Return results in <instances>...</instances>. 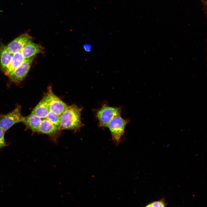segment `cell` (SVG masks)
Here are the masks:
<instances>
[{
    "label": "cell",
    "instance_id": "obj_1",
    "mask_svg": "<svg viewBox=\"0 0 207 207\" xmlns=\"http://www.w3.org/2000/svg\"><path fill=\"white\" fill-rule=\"evenodd\" d=\"M81 111L76 105L68 106L60 116L58 129L74 130L79 128L82 125Z\"/></svg>",
    "mask_w": 207,
    "mask_h": 207
},
{
    "label": "cell",
    "instance_id": "obj_2",
    "mask_svg": "<svg viewBox=\"0 0 207 207\" xmlns=\"http://www.w3.org/2000/svg\"><path fill=\"white\" fill-rule=\"evenodd\" d=\"M128 121L122 118L120 115L114 117L109 122L108 127L110 131L113 142L116 145L120 143Z\"/></svg>",
    "mask_w": 207,
    "mask_h": 207
},
{
    "label": "cell",
    "instance_id": "obj_3",
    "mask_svg": "<svg viewBox=\"0 0 207 207\" xmlns=\"http://www.w3.org/2000/svg\"><path fill=\"white\" fill-rule=\"evenodd\" d=\"M121 110L119 108L103 105L97 110L96 116L99 125L103 127H107L111 120L114 116L120 115Z\"/></svg>",
    "mask_w": 207,
    "mask_h": 207
},
{
    "label": "cell",
    "instance_id": "obj_4",
    "mask_svg": "<svg viewBox=\"0 0 207 207\" xmlns=\"http://www.w3.org/2000/svg\"><path fill=\"white\" fill-rule=\"evenodd\" d=\"M21 107L17 106L11 112L0 116V128L5 131L14 124L23 122L24 117L21 113Z\"/></svg>",
    "mask_w": 207,
    "mask_h": 207
},
{
    "label": "cell",
    "instance_id": "obj_5",
    "mask_svg": "<svg viewBox=\"0 0 207 207\" xmlns=\"http://www.w3.org/2000/svg\"><path fill=\"white\" fill-rule=\"evenodd\" d=\"M47 103L49 110L60 115L68 106L53 92L52 87H48L43 97Z\"/></svg>",
    "mask_w": 207,
    "mask_h": 207
},
{
    "label": "cell",
    "instance_id": "obj_6",
    "mask_svg": "<svg viewBox=\"0 0 207 207\" xmlns=\"http://www.w3.org/2000/svg\"><path fill=\"white\" fill-rule=\"evenodd\" d=\"M34 57V56L25 59L19 66L7 75L10 80L16 84L20 83L28 72Z\"/></svg>",
    "mask_w": 207,
    "mask_h": 207
},
{
    "label": "cell",
    "instance_id": "obj_7",
    "mask_svg": "<svg viewBox=\"0 0 207 207\" xmlns=\"http://www.w3.org/2000/svg\"><path fill=\"white\" fill-rule=\"evenodd\" d=\"M32 37L27 33L20 35L6 46L9 51L12 54L21 51L28 43L32 41Z\"/></svg>",
    "mask_w": 207,
    "mask_h": 207
},
{
    "label": "cell",
    "instance_id": "obj_8",
    "mask_svg": "<svg viewBox=\"0 0 207 207\" xmlns=\"http://www.w3.org/2000/svg\"><path fill=\"white\" fill-rule=\"evenodd\" d=\"M13 54L10 53L6 46L3 43L0 45V68L5 74L8 70L11 62Z\"/></svg>",
    "mask_w": 207,
    "mask_h": 207
},
{
    "label": "cell",
    "instance_id": "obj_9",
    "mask_svg": "<svg viewBox=\"0 0 207 207\" xmlns=\"http://www.w3.org/2000/svg\"><path fill=\"white\" fill-rule=\"evenodd\" d=\"M21 52L25 59L34 56L37 54L43 53V48L40 44L32 41L27 44L22 49Z\"/></svg>",
    "mask_w": 207,
    "mask_h": 207
},
{
    "label": "cell",
    "instance_id": "obj_10",
    "mask_svg": "<svg viewBox=\"0 0 207 207\" xmlns=\"http://www.w3.org/2000/svg\"><path fill=\"white\" fill-rule=\"evenodd\" d=\"M42 121L41 118L31 113L29 115L24 117L23 122L32 131L37 132Z\"/></svg>",
    "mask_w": 207,
    "mask_h": 207
},
{
    "label": "cell",
    "instance_id": "obj_11",
    "mask_svg": "<svg viewBox=\"0 0 207 207\" xmlns=\"http://www.w3.org/2000/svg\"><path fill=\"white\" fill-rule=\"evenodd\" d=\"M48 105L43 98L33 110L31 113L34 114L41 118H46L49 111Z\"/></svg>",
    "mask_w": 207,
    "mask_h": 207
},
{
    "label": "cell",
    "instance_id": "obj_12",
    "mask_svg": "<svg viewBox=\"0 0 207 207\" xmlns=\"http://www.w3.org/2000/svg\"><path fill=\"white\" fill-rule=\"evenodd\" d=\"M58 129V128L47 120L46 118L42 120L37 132L49 135L55 134Z\"/></svg>",
    "mask_w": 207,
    "mask_h": 207
},
{
    "label": "cell",
    "instance_id": "obj_13",
    "mask_svg": "<svg viewBox=\"0 0 207 207\" xmlns=\"http://www.w3.org/2000/svg\"><path fill=\"white\" fill-rule=\"evenodd\" d=\"M25 59L21 51L13 54L9 68L5 74L7 76L10 72L19 66Z\"/></svg>",
    "mask_w": 207,
    "mask_h": 207
},
{
    "label": "cell",
    "instance_id": "obj_14",
    "mask_svg": "<svg viewBox=\"0 0 207 207\" xmlns=\"http://www.w3.org/2000/svg\"><path fill=\"white\" fill-rule=\"evenodd\" d=\"M60 116L49 110L46 118L58 127L60 123Z\"/></svg>",
    "mask_w": 207,
    "mask_h": 207
},
{
    "label": "cell",
    "instance_id": "obj_15",
    "mask_svg": "<svg viewBox=\"0 0 207 207\" xmlns=\"http://www.w3.org/2000/svg\"><path fill=\"white\" fill-rule=\"evenodd\" d=\"M167 205V204L165 202L164 198H162L158 201H154L149 203L146 205V207H165Z\"/></svg>",
    "mask_w": 207,
    "mask_h": 207
},
{
    "label": "cell",
    "instance_id": "obj_16",
    "mask_svg": "<svg viewBox=\"0 0 207 207\" xmlns=\"http://www.w3.org/2000/svg\"><path fill=\"white\" fill-rule=\"evenodd\" d=\"M5 132L0 128V149L3 147L7 146L4 139Z\"/></svg>",
    "mask_w": 207,
    "mask_h": 207
},
{
    "label": "cell",
    "instance_id": "obj_17",
    "mask_svg": "<svg viewBox=\"0 0 207 207\" xmlns=\"http://www.w3.org/2000/svg\"><path fill=\"white\" fill-rule=\"evenodd\" d=\"M83 47L85 50L87 52H90L92 49V46L91 44H85L83 45Z\"/></svg>",
    "mask_w": 207,
    "mask_h": 207
}]
</instances>
